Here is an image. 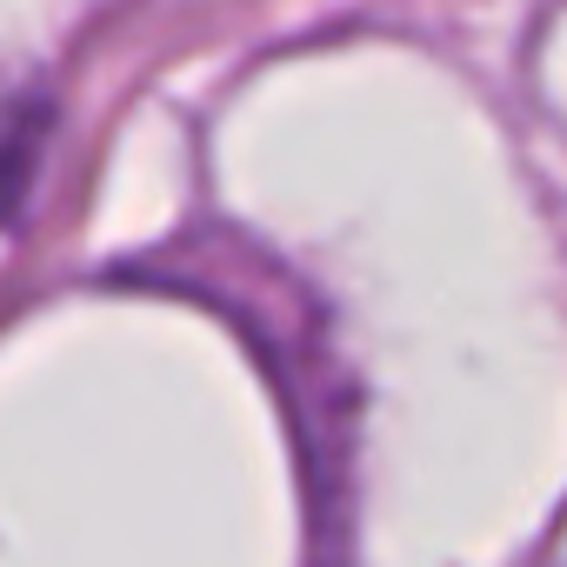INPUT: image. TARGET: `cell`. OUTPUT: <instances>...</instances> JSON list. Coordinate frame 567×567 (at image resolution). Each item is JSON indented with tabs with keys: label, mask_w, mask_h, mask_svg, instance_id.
Returning a JSON list of instances; mask_svg holds the SVG:
<instances>
[{
	"label": "cell",
	"mask_w": 567,
	"mask_h": 567,
	"mask_svg": "<svg viewBox=\"0 0 567 567\" xmlns=\"http://www.w3.org/2000/svg\"><path fill=\"white\" fill-rule=\"evenodd\" d=\"M48 134H54V107L41 94H21L0 107V227H8L34 187V167L48 154Z\"/></svg>",
	"instance_id": "obj_1"
}]
</instances>
